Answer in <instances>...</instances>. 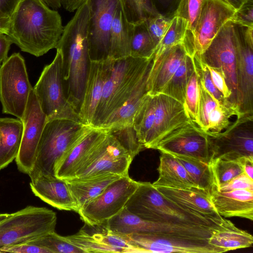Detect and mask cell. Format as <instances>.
<instances>
[{
    "mask_svg": "<svg viewBox=\"0 0 253 253\" xmlns=\"http://www.w3.org/2000/svg\"><path fill=\"white\" fill-rule=\"evenodd\" d=\"M155 149L174 156L193 158L207 163L211 161L208 135L193 122L167 136L160 142Z\"/></svg>",
    "mask_w": 253,
    "mask_h": 253,
    "instance_id": "2e32d148",
    "label": "cell"
},
{
    "mask_svg": "<svg viewBox=\"0 0 253 253\" xmlns=\"http://www.w3.org/2000/svg\"><path fill=\"white\" fill-rule=\"evenodd\" d=\"M174 156L183 166L197 187L210 195L215 188L211 163L186 156Z\"/></svg>",
    "mask_w": 253,
    "mask_h": 253,
    "instance_id": "4dcf8cb0",
    "label": "cell"
},
{
    "mask_svg": "<svg viewBox=\"0 0 253 253\" xmlns=\"http://www.w3.org/2000/svg\"><path fill=\"white\" fill-rule=\"evenodd\" d=\"M187 54L181 43L167 49L154 60L148 79V94L156 95L162 92Z\"/></svg>",
    "mask_w": 253,
    "mask_h": 253,
    "instance_id": "603a6c76",
    "label": "cell"
},
{
    "mask_svg": "<svg viewBox=\"0 0 253 253\" xmlns=\"http://www.w3.org/2000/svg\"></svg>",
    "mask_w": 253,
    "mask_h": 253,
    "instance_id": "6125c7cd",
    "label": "cell"
},
{
    "mask_svg": "<svg viewBox=\"0 0 253 253\" xmlns=\"http://www.w3.org/2000/svg\"><path fill=\"white\" fill-rule=\"evenodd\" d=\"M157 14L172 19L176 15L181 0H152Z\"/></svg>",
    "mask_w": 253,
    "mask_h": 253,
    "instance_id": "c3c4849f",
    "label": "cell"
},
{
    "mask_svg": "<svg viewBox=\"0 0 253 253\" xmlns=\"http://www.w3.org/2000/svg\"><path fill=\"white\" fill-rule=\"evenodd\" d=\"M19 0H0V11L11 17Z\"/></svg>",
    "mask_w": 253,
    "mask_h": 253,
    "instance_id": "db71d44e",
    "label": "cell"
},
{
    "mask_svg": "<svg viewBox=\"0 0 253 253\" xmlns=\"http://www.w3.org/2000/svg\"><path fill=\"white\" fill-rule=\"evenodd\" d=\"M125 208L141 218L151 222L184 226H206L235 229L230 220H219L179 205L164 196L152 183L139 182Z\"/></svg>",
    "mask_w": 253,
    "mask_h": 253,
    "instance_id": "3957f363",
    "label": "cell"
},
{
    "mask_svg": "<svg viewBox=\"0 0 253 253\" xmlns=\"http://www.w3.org/2000/svg\"><path fill=\"white\" fill-rule=\"evenodd\" d=\"M46 4L53 9L60 8L61 6V0H43Z\"/></svg>",
    "mask_w": 253,
    "mask_h": 253,
    "instance_id": "91938a15",
    "label": "cell"
},
{
    "mask_svg": "<svg viewBox=\"0 0 253 253\" xmlns=\"http://www.w3.org/2000/svg\"><path fill=\"white\" fill-rule=\"evenodd\" d=\"M32 193L59 210L78 212L79 208L65 179L51 175H40L31 180Z\"/></svg>",
    "mask_w": 253,
    "mask_h": 253,
    "instance_id": "7402d4cb",
    "label": "cell"
},
{
    "mask_svg": "<svg viewBox=\"0 0 253 253\" xmlns=\"http://www.w3.org/2000/svg\"><path fill=\"white\" fill-rule=\"evenodd\" d=\"M171 20L157 14L145 20L149 33L157 46L166 34Z\"/></svg>",
    "mask_w": 253,
    "mask_h": 253,
    "instance_id": "bcb514c9",
    "label": "cell"
},
{
    "mask_svg": "<svg viewBox=\"0 0 253 253\" xmlns=\"http://www.w3.org/2000/svg\"><path fill=\"white\" fill-rule=\"evenodd\" d=\"M211 165L215 189L244 173L243 166L239 161L216 159L211 160Z\"/></svg>",
    "mask_w": 253,
    "mask_h": 253,
    "instance_id": "f35d334b",
    "label": "cell"
},
{
    "mask_svg": "<svg viewBox=\"0 0 253 253\" xmlns=\"http://www.w3.org/2000/svg\"><path fill=\"white\" fill-rule=\"evenodd\" d=\"M156 97L154 121L144 143L145 148L155 149L167 136L193 122L183 104L162 93L156 95Z\"/></svg>",
    "mask_w": 253,
    "mask_h": 253,
    "instance_id": "d6986e66",
    "label": "cell"
},
{
    "mask_svg": "<svg viewBox=\"0 0 253 253\" xmlns=\"http://www.w3.org/2000/svg\"><path fill=\"white\" fill-rule=\"evenodd\" d=\"M107 131L106 128L88 126L57 162L54 167L55 176L65 180L74 178L90 154L104 138Z\"/></svg>",
    "mask_w": 253,
    "mask_h": 253,
    "instance_id": "ffe728a7",
    "label": "cell"
},
{
    "mask_svg": "<svg viewBox=\"0 0 253 253\" xmlns=\"http://www.w3.org/2000/svg\"><path fill=\"white\" fill-rule=\"evenodd\" d=\"M232 116H241L239 108L233 104L217 106L209 115L206 133L213 135L221 132L230 125L229 119Z\"/></svg>",
    "mask_w": 253,
    "mask_h": 253,
    "instance_id": "74e56055",
    "label": "cell"
},
{
    "mask_svg": "<svg viewBox=\"0 0 253 253\" xmlns=\"http://www.w3.org/2000/svg\"><path fill=\"white\" fill-rule=\"evenodd\" d=\"M12 42L5 34H0V66L7 58L8 53Z\"/></svg>",
    "mask_w": 253,
    "mask_h": 253,
    "instance_id": "f5cc1de1",
    "label": "cell"
},
{
    "mask_svg": "<svg viewBox=\"0 0 253 253\" xmlns=\"http://www.w3.org/2000/svg\"><path fill=\"white\" fill-rule=\"evenodd\" d=\"M210 73L213 84L223 96L229 101L231 97L232 92L229 88L222 71L206 65Z\"/></svg>",
    "mask_w": 253,
    "mask_h": 253,
    "instance_id": "816d5d0a",
    "label": "cell"
},
{
    "mask_svg": "<svg viewBox=\"0 0 253 253\" xmlns=\"http://www.w3.org/2000/svg\"><path fill=\"white\" fill-rule=\"evenodd\" d=\"M156 98V95H151L147 93L133 116L132 126L143 145L154 123Z\"/></svg>",
    "mask_w": 253,
    "mask_h": 253,
    "instance_id": "d6a6232c",
    "label": "cell"
},
{
    "mask_svg": "<svg viewBox=\"0 0 253 253\" xmlns=\"http://www.w3.org/2000/svg\"><path fill=\"white\" fill-rule=\"evenodd\" d=\"M10 22L11 17L0 11V34H8Z\"/></svg>",
    "mask_w": 253,
    "mask_h": 253,
    "instance_id": "9f6ffc18",
    "label": "cell"
},
{
    "mask_svg": "<svg viewBox=\"0 0 253 253\" xmlns=\"http://www.w3.org/2000/svg\"><path fill=\"white\" fill-rule=\"evenodd\" d=\"M239 161L243 166L244 173L250 178L253 179V158L245 157Z\"/></svg>",
    "mask_w": 253,
    "mask_h": 253,
    "instance_id": "11a10c76",
    "label": "cell"
},
{
    "mask_svg": "<svg viewBox=\"0 0 253 253\" xmlns=\"http://www.w3.org/2000/svg\"><path fill=\"white\" fill-rule=\"evenodd\" d=\"M139 182L128 175L110 184L97 197L78 211L81 219L90 225L100 224L120 212L137 189Z\"/></svg>",
    "mask_w": 253,
    "mask_h": 253,
    "instance_id": "30bf717a",
    "label": "cell"
},
{
    "mask_svg": "<svg viewBox=\"0 0 253 253\" xmlns=\"http://www.w3.org/2000/svg\"><path fill=\"white\" fill-rule=\"evenodd\" d=\"M200 97L196 125L206 132L209 126V115L211 111L219 105L205 88L200 82Z\"/></svg>",
    "mask_w": 253,
    "mask_h": 253,
    "instance_id": "ee69618b",
    "label": "cell"
},
{
    "mask_svg": "<svg viewBox=\"0 0 253 253\" xmlns=\"http://www.w3.org/2000/svg\"><path fill=\"white\" fill-rule=\"evenodd\" d=\"M164 196L174 202L212 218L223 220L212 204L210 195L199 188L178 189L166 187H155Z\"/></svg>",
    "mask_w": 253,
    "mask_h": 253,
    "instance_id": "d4e9b609",
    "label": "cell"
},
{
    "mask_svg": "<svg viewBox=\"0 0 253 253\" xmlns=\"http://www.w3.org/2000/svg\"><path fill=\"white\" fill-rule=\"evenodd\" d=\"M9 214L7 213H0V222L6 218Z\"/></svg>",
    "mask_w": 253,
    "mask_h": 253,
    "instance_id": "94428289",
    "label": "cell"
},
{
    "mask_svg": "<svg viewBox=\"0 0 253 253\" xmlns=\"http://www.w3.org/2000/svg\"><path fill=\"white\" fill-rule=\"evenodd\" d=\"M211 201L222 217L253 219V190L237 189L225 192L217 190L210 195Z\"/></svg>",
    "mask_w": 253,
    "mask_h": 253,
    "instance_id": "cb8c5ba5",
    "label": "cell"
},
{
    "mask_svg": "<svg viewBox=\"0 0 253 253\" xmlns=\"http://www.w3.org/2000/svg\"><path fill=\"white\" fill-rule=\"evenodd\" d=\"M231 20L241 25L253 27V0H247L235 11Z\"/></svg>",
    "mask_w": 253,
    "mask_h": 253,
    "instance_id": "7dc6e473",
    "label": "cell"
},
{
    "mask_svg": "<svg viewBox=\"0 0 253 253\" xmlns=\"http://www.w3.org/2000/svg\"><path fill=\"white\" fill-rule=\"evenodd\" d=\"M122 176L107 173L65 180L80 208L98 196L112 182Z\"/></svg>",
    "mask_w": 253,
    "mask_h": 253,
    "instance_id": "83f0119b",
    "label": "cell"
},
{
    "mask_svg": "<svg viewBox=\"0 0 253 253\" xmlns=\"http://www.w3.org/2000/svg\"><path fill=\"white\" fill-rule=\"evenodd\" d=\"M30 241L46 249L50 253H84L83 250L55 231Z\"/></svg>",
    "mask_w": 253,
    "mask_h": 253,
    "instance_id": "ab89813d",
    "label": "cell"
},
{
    "mask_svg": "<svg viewBox=\"0 0 253 253\" xmlns=\"http://www.w3.org/2000/svg\"><path fill=\"white\" fill-rule=\"evenodd\" d=\"M109 132L127 151L132 159L144 148L132 125L107 128Z\"/></svg>",
    "mask_w": 253,
    "mask_h": 253,
    "instance_id": "60d3db41",
    "label": "cell"
},
{
    "mask_svg": "<svg viewBox=\"0 0 253 253\" xmlns=\"http://www.w3.org/2000/svg\"><path fill=\"white\" fill-rule=\"evenodd\" d=\"M154 56L150 58L129 56L113 59L92 126L102 128L105 123L124 104L144 75L151 69Z\"/></svg>",
    "mask_w": 253,
    "mask_h": 253,
    "instance_id": "277c9868",
    "label": "cell"
},
{
    "mask_svg": "<svg viewBox=\"0 0 253 253\" xmlns=\"http://www.w3.org/2000/svg\"><path fill=\"white\" fill-rule=\"evenodd\" d=\"M194 68L193 57L187 54L161 93L169 95L184 104L188 80Z\"/></svg>",
    "mask_w": 253,
    "mask_h": 253,
    "instance_id": "1f68e13d",
    "label": "cell"
},
{
    "mask_svg": "<svg viewBox=\"0 0 253 253\" xmlns=\"http://www.w3.org/2000/svg\"><path fill=\"white\" fill-rule=\"evenodd\" d=\"M159 177L152 185L178 189L198 188L180 162L173 155L161 152Z\"/></svg>",
    "mask_w": 253,
    "mask_h": 253,
    "instance_id": "484cf974",
    "label": "cell"
},
{
    "mask_svg": "<svg viewBox=\"0 0 253 253\" xmlns=\"http://www.w3.org/2000/svg\"><path fill=\"white\" fill-rule=\"evenodd\" d=\"M0 251L1 253H50L46 249L30 241L3 247L0 249Z\"/></svg>",
    "mask_w": 253,
    "mask_h": 253,
    "instance_id": "681fc988",
    "label": "cell"
},
{
    "mask_svg": "<svg viewBox=\"0 0 253 253\" xmlns=\"http://www.w3.org/2000/svg\"><path fill=\"white\" fill-rule=\"evenodd\" d=\"M23 129L21 120L0 118V170L7 167L16 158Z\"/></svg>",
    "mask_w": 253,
    "mask_h": 253,
    "instance_id": "4316f807",
    "label": "cell"
},
{
    "mask_svg": "<svg viewBox=\"0 0 253 253\" xmlns=\"http://www.w3.org/2000/svg\"><path fill=\"white\" fill-rule=\"evenodd\" d=\"M63 31L60 15L43 0H19L7 36L21 51L40 57L56 47Z\"/></svg>",
    "mask_w": 253,
    "mask_h": 253,
    "instance_id": "6da1fadb",
    "label": "cell"
},
{
    "mask_svg": "<svg viewBox=\"0 0 253 253\" xmlns=\"http://www.w3.org/2000/svg\"><path fill=\"white\" fill-rule=\"evenodd\" d=\"M151 69L141 79L131 94L121 108L105 123L103 128L132 125L133 116L148 93L147 83Z\"/></svg>",
    "mask_w": 253,
    "mask_h": 253,
    "instance_id": "f546056e",
    "label": "cell"
},
{
    "mask_svg": "<svg viewBox=\"0 0 253 253\" xmlns=\"http://www.w3.org/2000/svg\"><path fill=\"white\" fill-rule=\"evenodd\" d=\"M33 91L47 121L68 119L81 123L78 113L66 97L63 82L62 57L59 50L56 49L52 62L43 69Z\"/></svg>",
    "mask_w": 253,
    "mask_h": 253,
    "instance_id": "8992f818",
    "label": "cell"
},
{
    "mask_svg": "<svg viewBox=\"0 0 253 253\" xmlns=\"http://www.w3.org/2000/svg\"><path fill=\"white\" fill-rule=\"evenodd\" d=\"M238 83L242 95L241 116L253 115V27L234 22Z\"/></svg>",
    "mask_w": 253,
    "mask_h": 253,
    "instance_id": "e0dca14e",
    "label": "cell"
},
{
    "mask_svg": "<svg viewBox=\"0 0 253 253\" xmlns=\"http://www.w3.org/2000/svg\"><path fill=\"white\" fill-rule=\"evenodd\" d=\"M192 57L200 82L205 88L217 101L219 105L232 103L225 98L214 86L212 82L210 72L206 65L201 60L200 55L195 54Z\"/></svg>",
    "mask_w": 253,
    "mask_h": 253,
    "instance_id": "7bdbcfd3",
    "label": "cell"
},
{
    "mask_svg": "<svg viewBox=\"0 0 253 253\" xmlns=\"http://www.w3.org/2000/svg\"><path fill=\"white\" fill-rule=\"evenodd\" d=\"M211 160L253 158V115H242L223 132L209 135Z\"/></svg>",
    "mask_w": 253,
    "mask_h": 253,
    "instance_id": "7c38bea8",
    "label": "cell"
},
{
    "mask_svg": "<svg viewBox=\"0 0 253 253\" xmlns=\"http://www.w3.org/2000/svg\"><path fill=\"white\" fill-rule=\"evenodd\" d=\"M236 45L234 22L230 19L222 26L200 58L206 65L222 71L232 92L229 101L240 113L242 97L238 83Z\"/></svg>",
    "mask_w": 253,
    "mask_h": 253,
    "instance_id": "ba28073f",
    "label": "cell"
},
{
    "mask_svg": "<svg viewBox=\"0 0 253 253\" xmlns=\"http://www.w3.org/2000/svg\"><path fill=\"white\" fill-rule=\"evenodd\" d=\"M156 47L145 21L133 24L130 56L134 58H150L154 55Z\"/></svg>",
    "mask_w": 253,
    "mask_h": 253,
    "instance_id": "e575fe53",
    "label": "cell"
},
{
    "mask_svg": "<svg viewBox=\"0 0 253 253\" xmlns=\"http://www.w3.org/2000/svg\"><path fill=\"white\" fill-rule=\"evenodd\" d=\"M132 160L127 151L108 130L104 138L90 154L74 178L107 173L128 175V169Z\"/></svg>",
    "mask_w": 253,
    "mask_h": 253,
    "instance_id": "4fadbf2b",
    "label": "cell"
},
{
    "mask_svg": "<svg viewBox=\"0 0 253 253\" xmlns=\"http://www.w3.org/2000/svg\"><path fill=\"white\" fill-rule=\"evenodd\" d=\"M86 0H61V5L65 9L73 12L76 10Z\"/></svg>",
    "mask_w": 253,
    "mask_h": 253,
    "instance_id": "6f0895ef",
    "label": "cell"
},
{
    "mask_svg": "<svg viewBox=\"0 0 253 253\" xmlns=\"http://www.w3.org/2000/svg\"><path fill=\"white\" fill-rule=\"evenodd\" d=\"M21 120L23 124L22 136L15 160L18 170L28 175L34 167L39 141L47 121L33 89L29 94Z\"/></svg>",
    "mask_w": 253,
    "mask_h": 253,
    "instance_id": "9a60e30c",
    "label": "cell"
},
{
    "mask_svg": "<svg viewBox=\"0 0 253 253\" xmlns=\"http://www.w3.org/2000/svg\"><path fill=\"white\" fill-rule=\"evenodd\" d=\"M89 17V6L86 0L63 27L55 47L62 54L63 82L66 97L78 114L90 63L88 41Z\"/></svg>",
    "mask_w": 253,
    "mask_h": 253,
    "instance_id": "7a4b0ae2",
    "label": "cell"
},
{
    "mask_svg": "<svg viewBox=\"0 0 253 253\" xmlns=\"http://www.w3.org/2000/svg\"><path fill=\"white\" fill-rule=\"evenodd\" d=\"M126 20L132 24L145 21L157 15L152 0H119Z\"/></svg>",
    "mask_w": 253,
    "mask_h": 253,
    "instance_id": "8d00e7d4",
    "label": "cell"
},
{
    "mask_svg": "<svg viewBox=\"0 0 253 253\" xmlns=\"http://www.w3.org/2000/svg\"><path fill=\"white\" fill-rule=\"evenodd\" d=\"M200 97L199 78L194 66V69L188 80L184 106L190 119L196 125L197 120Z\"/></svg>",
    "mask_w": 253,
    "mask_h": 253,
    "instance_id": "b9f144b4",
    "label": "cell"
},
{
    "mask_svg": "<svg viewBox=\"0 0 253 253\" xmlns=\"http://www.w3.org/2000/svg\"><path fill=\"white\" fill-rule=\"evenodd\" d=\"M209 243L225 252L251 247L253 237L246 231L237 228L216 232L210 238Z\"/></svg>",
    "mask_w": 253,
    "mask_h": 253,
    "instance_id": "836d02e7",
    "label": "cell"
},
{
    "mask_svg": "<svg viewBox=\"0 0 253 253\" xmlns=\"http://www.w3.org/2000/svg\"><path fill=\"white\" fill-rule=\"evenodd\" d=\"M113 59L90 61L83 102L79 113L82 124L92 126L96 108L101 98L105 82Z\"/></svg>",
    "mask_w": 253,
    "mask_h": 253,
    "instance_id": "44dd1931",
    "label": "cell"
},
{
    "mask_svg": "<svg viewBox=\"0 0 253 253\" xmlns=\"http://www.w3.org/2000/svg\"><path fill=\"white\" fill-rule=\"evenodd\" d=\"M203 2V0H181L175 16L182 17L187 21V31L191 32L194 31Z\"/></svg>",
    "mask_w": 253,
    "mask_h": 253,
    "instance_id": "f6af8a7d",
    "label": "cell"
},
{
    "mask_svg": "<svg viewBox=\"0 0 253 253\" xmlns=\"http://www.w3.org/2000/svg\"><path fill=\"white\" fill-rule=\"evenodd\" d=\"M133 26L126 20L119 1L110 30L109 58L116 60L130 56Z\"/></svg>",
    "mask_w": 253,
    "mask_h": 253,
    "instance_id": "f1b7e54d",
    "label": "cell"
},
{
    "mask_svg": "<svg viewBox=\"0 0 253 253\" xmlns=\"http://www.w3.org/2000/svg\"><path fill=\"white\" fill-rule=\"evenodd\" d=\"M188 26V22L182 17L175 16L171 20L166 34L158 44L154 53V60L167 49L183 43Z\"/></svg>",
    "mask_w": 253,
    "mask_h": 253,
    "instance_id": "d590c367",
    "label": "cell"
},
{
    "mask_svg": "<svg viewBox=\"0 0 253 253\" xmlns=\"http://www.w3.org/2000/svg\"><path fill=\"white\" fill-rule=\"evenodd\" d=\"M235 10L222 0H203L194 31L187 30L183 44L187 54L201 55Z\"/></svg>",
    "mask_w": 253,
    "mask_h": 253,
    "instance_id": "8fae6325",
    "label": "cell"
},
{
    "mask_svg": "<svg viewBox=\"0 0 253 253\" xmlns=\"http://www.w3.org/2000/svg\"><path fill=\"white\" fill-rule=\"evenodd\" d=\"M88 126L68 119L47 121L39 141L34 167L28 174L30 179L40 175L55 176L56 163Z\"/></svg>",
    "mask_w": 253,
    "mask_h": 253,
    "instance_id": "5b68a950",
    "label": "cell"
},
{
    "mask_svg": "<svg viewBox=\"0 0 253 253\" xmlns=\"http://www.w3.org/2000/svg\"><path fill=\"white\" fill-rule=\"evenodd\" d=\"M69 241L89 253H138L127 235L107 229L103 224L85 225L76 234L64 236Z\"/></svg>",
    "mask_w": 253,
    "mask_h": 253,
    "instance_id": "ac0fdd59",
    "label": "cell"
},
{
    "mask_svg": "<svg viewBox=\"0 0 253 253\" xmlns=\"http://www.w3.org/2000/svg\"><path fill=\"white\" fill-rule=\"evenodd\" d=\"M33 89L23 57L19 52L13 53L0 66V102L2 113L22 120Z\"/></svg>",
    "mask_w": 253,
    "mask_h": 253,
    "instance_id": "9c48e42d",
    "label": "cell"
},
{
    "mask_svg": "<svg viewBox=\"0 0 253 253\" xmlns=\"http://www.w3.org/2000/svg\"><path fill=\"white\" fill-rule=\"evenodd\" d=\"M56 223V213L44 207L28 206L9 213L0 222V249L54 232Z\"/></svg>",
    "mask_w": 253,
    "mask_h": 253,
    "instance_id": "52a82bcc",
    "label": "cell"
},
{
    "mask_svg": "<svg viewBox=\"0 0 253 253\" xmlns=\"http://www.w3.org/2000/svg\"><path fill=\"white\" fill-rule=\"evenodd\" d=\"M89 17L88 29L90 61L109 58L110 33L119 0H87Z\"/></svg>",
    "mask_w": 253,
    "mask_h": 253,
    "instance_id": "5bb4252c",
    "label": "cell"
},
{
    "mask_svg": "<svg viewBox=\"0 0 253 253\" xmlns=\"http://www.w3.org/2000/svg\"><path fill=\"white\" fill-rule=\"evenodd\" d=\"M236 11L247 0H222Z\"/></svg>",
    "mask_w": 253,
    "mask_h": 253,
    "instance_id": "680465c9",
    "label": "cell"
},
{
    "mask_svg": "<svg viewBox=\"0 0 253 253\" xmlns=\"http://www.w3.org/2000/svg\"><path fill=\"white\" fill-rule=\"evenodd\" d=\"M242 189L253 190V179L250 178L244 173L233 178L229 182L219 186L215 190L220 192H225Z\"/></svg>",
    "mask_w": 253,
    "mask_h": 253,
    "instance_id": "f907efd6",
    "label": "cell"
}]
</instances>
